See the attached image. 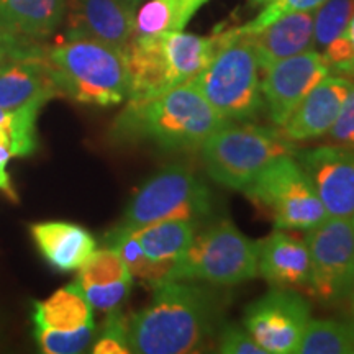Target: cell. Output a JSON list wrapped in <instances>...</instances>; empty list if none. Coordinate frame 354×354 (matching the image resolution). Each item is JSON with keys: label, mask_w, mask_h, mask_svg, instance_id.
Wrapping results in <instances>:
<instances>
[{"label": "cell", "mask_w": 354, "mask_h": 354, "mask_svg": "<svg viewBox=\"0 0 354 354\" xmlns=\"http://www.w3.org/2000/svg\"><path fill=\"white\" fill-rule=\"evenodd\" d=\"M218 353L223 354H266L254 338L240 326H225L218 336Z\"/></svg>", "instance_id": "34"}, {"label": "cell", "mask_w": 354, "mask_h": 354, "mask_svg": "<svg viewBox=\"0 0 354 354\" xmlns=\"http://www.w3.org/2000/svg\"><path fill=\"white\" fill-rule=\"evenodd\" d=\"M353 227H354V215H353Z\"/></svg>", "instance_id": "43"}, {"label": "cell", "mask_w": 354, "mask_h": 354, "mask_svg": "<svg viewBox=\"0 0 354 354\" xmlns=\"http://www.w3.org/2000/svg\"><path fill=\"white\" fill-rule=\"evenodd\" d=\"M313 183L328 216L354 215V148L323 145L294 154Z\"/></svg>", "instance_id": "12"}, {"label": "cell", "mask_w": 354, "mask_h": 354, "mask_svg": "<svg viewBox=\"0 0 354 354\" xmlns=\"http://www.w3.org/2000/svg\"><path fill=\"white\" fill-rule=\"evenodd\" d=\"M94 354H128L131 353L130 346V325L128 318L123 315L122 310H112L109 312L102 331L97 336L94 346Z\"/></svg>", "instance_id": "30"}, {"label": "cell", "mask_w": 354, "mask_h": 354, "mask_svg": "<svg viewBox=\"0 0 354 354\" xmlns=\"http://www.w3.org/2000/svg\"><path fill=\"white\" fill-rule=\"evenodd\" d=\"M349 88L348 77L326 76L305 95L279 130L292 143L323 138L333 127Z\"/></svg>", "instance_id": "14"}, {"label": "cell", "mask_w": 354, "mask_h": 354, "mask_svg": "<svg viewBox=\"0 0 354 354\" xmlns=\"http://www.w3.org/2000/svg\"><path fill=\"white\" fill-rule=\"evenodd\" d=\"M313 17L315 10L290 12L259 32L246 35L253 46L259 71L286 57L300 55L313 48Z\"/></svg>", "instance_id": "17"}, {"label": "cell", "mask_w": 354, "mask_h": 354, "mask_svg": "<svg viewBox=\"0 0 354 354\" xmlns=\"http://www.w3.org/2000/svg\"><path fill=\"white\" fill-rule=\"evenodd\" d=\"M325 136H328L331 145L354 148V82H351V88H349L346 100H344L333 127Z\"/></svg>", "instance_id": "33"}, {"label": "cell", "mask_w": 354, "mask_h": 354, "mask_svg": "<svg viewBox=\"0 0 354 354\" xmlns=\"http://www.w3.org/2000/svg\"><path fill=\"white\" fill-rule=\"evenodd\" d=\"M326 76L330 68L317 50L286 57L264 69L261 94L269 120L277 128L284 125L305 95Z\"/></svg>", "instance_id": "11"}, {"label": "cell", "mask_w": 354, "mask_h": 354, "mask_svg": "<svg viewBox=\"0 0 354 354\" xmlns=\"http://www.w3.org/2000/svg\"><path fill=\"white\" fill-rule=\"evenodd\" d=\"M192 17L179 0H149L135 13V37L180 32Z\"/></svg>", "instance_id": "26"}, {"label": "cell", "mask_w": 354, "mask_h": 354, "mask_svg": "<svg viewBox=\"0 0 354 354\" xmlns=\"http://www.w3.org/2000/svg\"><path fill=\"white\" fill-rule=\"evenodd\" d=\"M212 194L190 167L169 165L133 194L118 228L135 230L162 220L201 221L212 212Z\"/></svg>", "instance_id": "8"}, {"label": "cell", "mask_w": 354, "mask_h": 354, "mask_svg": "<svg viewBox=\"0 0 354 354\" xmlns=\"http://www.w3.org/2000/svg\"><path fill=\"white\" fill-rule=\"evenodd\" d=\"M310 251L308 289L322 302L343 300L354 284L353 216H328L307 230Z\"/></svg>", "instance_id": "9"}, {"label": "cell", "mask_w": 354, "mask_h": 354, "mask_svg": "<svg viewBox=\"0 0 354 354\" xmlns=\"http://www.w3.org/2000/svg\"><path fill=\"white\" fill-rule=\"evenodd\" d=\"M326 0H272L271 3L264 6L263 12L256 17L254 20L248 21L246 25L238 26L236 32L241 35H251L259 32L272 21L281 19L282 15L290 12H304V10H317Z\"/></svg>", "instance_id": "31"}, {"label": "cell", "mask_w": 354, "mask_h": 354, "mask_svg": "<svg viewBox=\"0 0 354 354\" xmlns=\"http://www.w3.org/2000/svg\"><path fill=\"white\" fill-rule=\"evenodd\" d=\"M215 292L196 281H165L153 287L151 302L128 318L131 353H201L220 325Z\"/></svg>", "instance_id": "1"}, {"label": "cell", "mask_w": 354, "mask_h": 354, "mask_svg": "<svg viewBox=\"0 0 354 354\" xmlns=\"http://www.w3.org/2000/svg\"><path fill=\"white\" fill-rule=\"evenodd\" d=\"M344 300H349V308H351V313H353V320H354V284L351 289H349L348 295L344 297Z\"/></svg>", "instance_id": "39"}, {"label": "cell", "mask_w": 354, "mask_h": 354, "mask_svg": "<svg viewBox=\"0 0 354 354\" xmlns=\"http://www.w3.org/2000/svg\"><path fill=\"white\" fill-rule=\"evenodd\" d=\"M259 241H253L223 218L196 233L185 254L172 266L167 281H202L238 286L258 276Z\"/></svg>", "instance_id": "6"}, {"label": "cell", "mask_w": 354, "mask_h": 354, "mask_svg": "<svg viewBox=\"0 0 354 354\" xmlns=\"http://www.w3.org/2000/svg\"><path fill=\"white\" fill-rule=\"evenodd\" d=\"M64 12L66 0H0V30L38 41L56 32Z\"/></svg>", "instance_id": "19"}, {"label": "cell", "mask_w": 354, "mask_h": 354, "mask_svg": "<svg viewBox=\"0 0 354 354\" xmlns=\"http://www.w3.org/2000/svg\"><path fill=\"white\" fill-rule=\"evenodd\" d=\"M35 342L39 351L46 354H77L84 353L95 336V323L73 331L46 330L35 326Z\"/></svg>", "instance_id": "29"}, {"label": "cell", "mask_w": 354, "mask_h": 354, "mask_svg": "<svg viewBox=\"0 0 354 354\" xmlns=\"http://www.w3.org/2000/svg\"><path fill=\"white\" fill-rule=\"evenodd\" d=\"M105 243H107V246L115 248L120 253L133 277L141 279L151 287L169 279L174 264L156 263V261L149 259L130 230L115 227L112 232L105 234Z\"/></svg>", "instance_id": "24"}, {"label": "cell", "mask_w": 354, "mask_h": 354, "mask_svg": "<svg viewBox=\"0 0 354 354\" xmlns=\"http://www.w3.org/2000/svg\"><path fill=\"white\" fill-rule=\"evenodd\" d=\"M197 230L198 223L192 220H162L130 232L149 259L174 264L192 245Z\"/></svg>", "instance_id": "22"}, {"label": "cell", "mask_w": 354, "mask_h": 354, "mask_svg": "<svg viewBox=\"0 0 354 354\" xmlns=\"http://www.w3.org/2000/svg\"><path fill=\"white\" fill-rule=\"evenodd\" d=\"M159 37L174 86L197 77L209 66L221 41V33L198 37L183 30L161 33Z\"/></svg>", "instance_id": "20"}, {"label": "cell", "mask_w": 354, "mask_h": 354, "mask_svg": "<svg viewBox=\"0 0 354 354\" xmlns=\"http://www.w3.org/2000/svg\"><path fill=\"white\" fill-rule=\"evenodd\" d=\"M63 97L86 105L112 107L128 97L125 50L88 38H63L46 48Z\"/></svg>", "instance_id": "3"}, {"label": "cell", "mask_w": 354, "mask_h": 354, "mask_svg": "<svg viewBox=\"0 0 354 354\" xmlns=\"http://www.w3.org/2000/svg\"><path fill=\"white\" fill-rule=\"evenodd\" d=\"M0 190H2V192H6L10 198H17L15 190H13V185L10 183V177H8V174L7 176L0 174Z\"/></svg>", "instance_id": "36"}, {"label": "cell", "mask_w": 354, "mask_h": 354, "mask_svg": "<svg viewBox=\"0 0 354 354\" xmlns=\"http://www.w3.org/2000/svg\"><path fill=\"white\" fill-rule=\"evenodd\" d=\"M241 192L271 216L277 230L307 232L328 218L313 183L294 154L272 159Z\"/></svg>", "instance_id": "7"}, {"label": "cell", "mask_w": 354, "mask_h": 354, "mask_svg": "<svg viewBox=\"0 0 354 354\" xmlns=\"http://www.w3.org/2000/svg\"><path fill=\"white\" fill-rule=\"evenodd\" d=\"M41 46H39L37 39L24 38L19 37V35H12L0 30V73L13 61L32 55Z\"/></svg>", "instance_id": "35"}, {"label": "cell", "mask_w": 354, "mask_h": 354, "mask_svg": "<svg viewBox=\"0 0 354 354\" xmlns=\"http://www.w3.org/2000/svg\"><path fill=\"white\" fill-rule=\"evenodd\" d=\"M55 97H63V91L44 46L13 61L0 73V110L8 112L33 100L46 104Z\"/></svg>", "instance_id": "16"}, {"label": "cell", "mask_w": 354, "mask_h": 354, "mask_svg": "<svg viewBox=\"0 0 354 354\" xmlns=\"http://www.w3.org/2000/svg\"><path fill=\"white\" fill-rule=\"evenodd\" d=\"M32 238L51 268L59 272L79 271L97 250L92 233L69 221H41L32 225Z\"/></svg>", "instance_id": "18"}, {"label": "cell", "mask_w": 354, "mask_h": 354, "mask_svg": "<svg viewBox=\"0 0 354 354\" xmlns=\"http://www.w3.org/2000/svg\"><path fill=\"white\" fill-rule=\"evenodd\" d=\"M180 3H183V6L187 8V12L189 13H192V15H196V12L198 10V8H201L203 3H207L209 2V0H179Z\"/></svg>", "instance_id": "37"}, {"label": "cell", "mask_w": 354, "mask_h": 354, "mask_svg": "<svg viewBox=\"0 0 354 354\" xmlns=\"http://www.w3.org/2000/svg\"><path fill=\"white\" fill-rule=\"evenodd\" d=\"M215 56L192 79L207 102L227 122H251L264 110L259 64L246 35L225 30Z\"/></svg>", "instance_id": "4"}, {"label": "cell", "mask_w": 354, "mask_h": 354, "mask_svg": "<svg viewBox=\"0 0 354 354\" xmlns=\"http://www.w3.org/2000/svg\"><path fill=\"white\" fill-rule=\"evenodd\" d=\"M354 15V0H326L313 17V48L325 50L348 28Z\"/></svg>", "instance_id": "28"}, {"label": "cell", "mask_w": 354, "mask_h": 354, "mask_svg": "<svg viewBox=\"0 0 354 354\" xmlns=\"http://www.w3.org/2000/svg\"><path fill=\"white\" fill-rule=\"evenodd\" d=\"M131 286L133 281H127L109 287H86L82 290L92 308L102 310V312H112V310L120 308L128 299Z\"/></svg>", "instance_id": "32"}, {"label": "cell", "mask_w": 354, "mask_h": 354, "mask_svg": "<svg viewBox=\"0 0 354 354\" xmlns=\"http://www.w3.org/2000/svg\"><path fill=\"white\" fill-rule=\"evenodd\" d=\"M272 0H251V6L254 7H259V6H268V3H271Z\"/></svg>", "instance_id": "40"}, {"label": "cell", "mask_w": 354, "mask_h": 354, "mask_svg": "<svg viewBox=\"0 0 354 354\" xmlns=\"http://www.w3.org/2000/svg\"><path fill=\"white\" fill-rule=\"evenodd\" d=\"M312 307L295 289L272 287L246 307L243 325L266 354L299 353Z\"/></svg>", "instance_id": "10"}, {"label": "cell", "mask_w": 354, "mask_h": 354, "mask_svg": "<svg viewBox=\"0 0 354 354\" xmlns=\"http://www.w3.org/2000/svg\"><path fill=\"white\" fill-rule=\"evenodd\" d=\"M135 8L127 0H66L64 37L127 50L135 38Z\"/></svg>", "instance_id": "13"}, {"label": "cell", "mask_w": 354, "mask_h": 354, "mask_svg": "<svg viewBox=\"0 0 354 354\" xmlns=\"http://www.w3.org/2000/svg\"><path fill=\"white\" fill-rule=\"evenodd\" d=\"M44 102L33 100L19 109L8 110L0 118V145H3L12 158L30 156L37 151V120Z\"/></svg>", "instance_id": "23"}, {"label": "cell", "mask_w": 354, "mask_h": 354, "mask_svg": "<svg viewBox=\"0 0 354 354\" xmlns=\"http://www.w3.org/2000/svg\"><path fill=\"white\" fill-rule=\"evenodd\" d=\"M300 354H354V320H310Z\"/></svg>", "instance_id": "25"}, {"label": "cell", "mask_w": 354, "mask_h": 354, "mask_svg": "<svg viewBox=\"0 0 354 354\" xmlns=\"http://www.w3.org/2000/svg\"><path fill=\"white\" fill-rule=\"evenodd\" d=\"M76 281L86 287H109L133 281V274L117 250L112 246L95 250L87 263L79 269Z\"/></svg>", "instance_id": "27"}, {"label": "cell", "mask_w": 354, "mask_h": 354, "mask_svg": "<svg viewBox=\"0 0 354 354\" xmlns=\"http://www.w3.org/2000/svg\"><path fill=\"white\" fill-rule=\"evenodd\" d=\"M225 120L187 81L145 100H128L113 122L120 141H146L165 153L197 151Z\"/></svg>", "instance_id": "2"}, {"label": "cell", "mask_w": 354, "mask_h": 354, "mask_svg": "<svg viewBox=\"0 0 354 354\" xmlns=\"http://www.w3.org/2000/svg\"><path fill=\"white\" fill-rule=\"evenodd\" d=\"M346 35H348L349 41H351L353 48H354V15H353V19L349 20V25H348V28H346Z\"/></svg>", "instance_id": "38"}, {"label": "cell", "mask_w": 354, "mask_h": 354, "mask_svg": "<svg viewBox=\"0 0 354 354\" xmlns=\"http://www.w3.org/2000/svg\"><path fill=\"white\" fill-rule=\"evenodd\" d=\"M295 151V145L279 128L250 122L225 123L201 148L207 174L215 183L233 190H243L250 185L272 159Z\"/></svg>", "instance_id": "5"}, {"label": "cell", "mask_w": 354, "mask_h": 354, "mask_svg": "<svg viewBox=\"0 0 354 354\" xmlns=\"http://www.w3.org/2000/svg\"><path fill=\"white\" fill-rule=\"evenodd\" d=\"M3 113H6V110H0V118H2Z\"/></svg>", "instance_id": "42"}, {"label": "cell", "mask_w": 354, "mask_h": 354, "mask_svg": "<svg viewBox=\"0 0 354 354\" xmlns=\"http://www.w3.org/2000/svg\"><path fill=\"white\" fill-rule=\"evenodd\" d=\"M33 323L38 328L73 331L92 325L94 313L81 284L74 281L57 289L46 300L33 304Z\"/></svg>", "instance_id": "21"}, {"label": "cell", "mask_w": 354, "mask_h": 354, "mask_svg": "<svg viewBox=\"0 0 354 354\" xmlns=\"http://www.w3.org/2000/svg\"><path fill=\"white\" fill-rule=\"evenodd\" d=\"M258 276L279 289H308L310 251L305 238L274 230L259 241Z\"/></svg>", "instance_id": "15"}, {"label": "cell", "mask_w": 354, "mask_h": 354, "mask_svg": "<svg viewBox=\"0 0 354 354\" xmlns=\"http://www.w3.org/2000/svg\"><path fill=\"white\" fill-rule=\"evenodd\" d=\"M127 2H130L133 7H136V6H138V3L141 2V0H127Z\"/></svg>", "instance_id": "41"}]
</instances>
